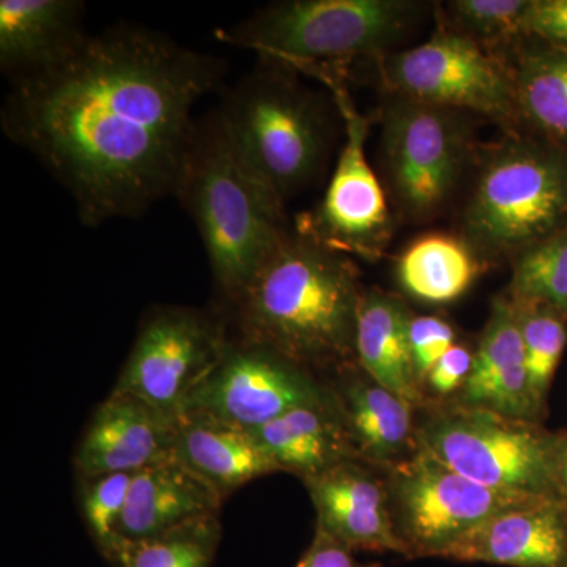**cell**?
Here are the masks:
<instances>
[{"instance_id":"8","label":"cell","mask_w":567,"mask_h":567,"mask_svg":"<svg viewBox=\"0 0 567 567\" xmlns=\"http://www.w3.org/2000/svg\"><path fill=\"white\" fill-rule=\"evenodd\" d=\"M380 122L395 207L413 223L434 218L456 192L472 153L465 112L390 93Z\"/></svg>"},{"instance_id":"14","label":"cell","mask_w":567,"mask_h":567,"mask_svg":"<svg viewBox=\"0 0 567 567\" xmlns=\"http://www.w3.org/2000/svg\"><path fill=\"white\" fill-rule=\"evenodd\" d=\"M177 417L132 394L112 391L93 413L74 453L80 480L137 473L174 458Z\"/></svg>"},{"instance_id":"32","label":"cell","mask_w":567,"mask_h":567,"mask_svg":"<svg viewBox=\"0 0 567 567\" xmlns=\"http://www.w3.org/2000/svg\"><path fill=\"white\" fill-rule=\"evenodd\" d=\"M522 35L567 51V0H529Z\"/></svg>"},{"instance_id":"31","label":"cell","mask_w":567,"mask_h":567,"mask_svg":"<svg viewBox=\"0 0 567 567\" xmlns=\"http://www.w3.org/2000/svg\"><path fill=\"white\" fill-rule=\"evenodd\" d=\"M409 346L416 380L424 390L429 372L451 347L456 346V331L442 317L412 316L409 322Z\"/></svg>"},{"instance_id":"28","label":"cell","mask_w":567,"mask_h":567,"mask_svg":"<svg viewBox=\"0 0 567 567\" xmlns=\"http://www.w3.org/2000/svg\"><path fill=\"white\" fill-rule=\"evenodd\" d=\"M516 305L525 365L537 404L547 410L548 393L567 346V322L554 306Z\"/></svg>"},{"instance_id":"12","label":"cell","mask_w":567,"mask_h":567,"mask_svg":"<svg viewBox=\"0 0 567 567\" xmlns=\"http://www.w3.org/2000/svg\"><path fill=\"white\" fill-rule=\"evenodd\" d=\"M230 336L221 317L159 308L145 317L112 391L132 394L177 417L189 394L221 360Z\"/></svg>"},{"instance_id":"4","label":"cell","mask_w":567,"mask_h":567,"mask_svg":"<svg viewBox=\"0 0 567 567\" xmlns=\"http://www.w3.org/2000/svg\"><path fill=\"white\" fill-rule=\"evenodd\" d=\"M421 11L423 3L410 0H286L218 37L257 52L267 65L309 74L364 55L385 58Z\"/></svg>"},{"instance_id":"17","label":"cell","mask_w":567,"mask_h":567,"mask_svg":"<svg viewBox=\"0 0 567 567\" xmlns=\"http://www.w3.org/2000/svg\"><path fill=\"white\" fill-rule=\"evenodd\" d=\"M330 388L361 462L383 472L420 450L415 406L380 385L360 365L336 372Z\"/></svg>"},{"instance_id":"19","label":"cell","mask_w":567,"mask_h":567,"mask_svg":"<svg viewBox=\"0 0 567 567\" xmlns=\"http://www.w3.org/2000/svg\"><path fill=\"white\" fill-rule=\"evenodd\" d=\"M78 0H2L0 69L18 80L61 61L87 33Z\"/></svg>"},{"instance_id":"30","label":"cell","mask_w":567,"mask_h":567,"mask_svg":"<svg viewBox=\"0 0 567 567\" xmlns=\"http://www.w3.org/2000/svg\"><path fill=\"white\" fill-rule=\"evenodd\" d=\"M136 473H111L81 480V511L99 550L117 537Z\"/></svg>"},{"instance_id":"13","label":"cell","mask_w":567,"mask_h":567,"mask_svg":"<svg viewBox=\"0 0 567 567\" xmlns=\"http://www.w3.org/2000/svg\"><path fill=\"white\" fill-rule=\"evenodd\" d=\"M330 401L333 391L315 372L267 347L233 338L219 363L186 399L181 415L254 431L298 406Z\"/></svg>"},{"instance_id":"34","label":"cell","mask_w":567,"mask_h":567,"mask_svg":"<svg viewBox=\"0 0 567 567\" xmlns=\"http://www.w3.org/2000/svg\"><path fill=\"white\" fill-rule=\"evenodd\" d=\"M297 567H380L358 561L354 551L344 544L316 529L311 547L306 550Z\"/></svg>"},{"instance_id":"25","label":"cell","mask_w":567,"mask_h":567,"mask_svg":"<svg viewBox=\"0 0 567 567\" xmlns=\"http://www.w3.org/2000/svg\"><path fill=\"white\" fill-rule=\"evenodd\" d=\"M221 540L218 516L147 539L114 537L100 554L112 567H212Z\"/></svg>"},{"instance_id":"3","label":"cell","mask_w":567,"mask_h":567,"mask_svg":"<svg viewBox=\"0 0 567 567\" xmlns=\"http://www.w3.org/2000/svg\"><path fill=\"white\" fill-rule=\"evenodd\" d=\"M174 196L192 216L230 308L290 233L284 200L237 151L219 111L194 126Z\"/></svg>"},{"instance_id":"7","label":"cell","mask_w":567,"mask_h":567,"mask_svg":"<svg viewBox=\"0 0 567 567\" xmlns=\"http://www.w3.org/2000/svg\"><path fill=\"white\" fill-rule=\"evenodd\" d=\"M423 410L417 442L443 464L494 491L557 498L558 432L456 401Z\"/></svg>"},{"instance_id":"35","label":"cell","mask_w":567,"mask_h":567,"mask_svg":"<svg viewBox=\"0 0 567 567\" xmlns=\"http://www.w3.org/2000/svg\"><path fill=\"white\" fill-rule=\"evenodd\" d=\"M555 483H557V498L567 507V429L558 432Z\"/></svg>"},{"instance_id":"33","label":"cell","mask_w":567,"mask_h":567,"mask_svg":"<svg viewBox=\"0 0 567 567\" xmlns=\"http://www.w3.org/2000/svg\"><path fill=\"white\" fill-rule=\"evenodd\" d=\"M473 358L475 352H472L468 347L462 344L451 347L429 372L424 391L429 390L439 398L461 393L472 374Z\"/></svg>"},{"instance_id":"22","label":"cell","mask_w":567,"mask_h":567,"mask_svg":"<svg viewBox=\"0 0 567 567\" xmlns=\"http://www.w3.org/2000/svg\"><path fill=\"white\" fill-rule=\"evenodd\" d=\"M251 432L281 472L303 481L360 461L334 395L327 404L298 406Z\"/></svg>"},{"instance_id":"20","label":"cell","mask_w":567,"mask_h":567,"mask_svg":"<svg viewBox=\"0 0 567 567\" xmlns=\"http://www.w3.org/2000/svg\"><path fill=\"white\" fill-rule=\"evenodd\" d=\"M174 458L223 498L257 477L281 472L251 431L203 416H177Z\"/></svg>"},{"instance_id":"36","label":"cell","mask_w":567,"mask_h":567,"mask_svg":"<svg viewBox=\"0 0 567 567\" xmlns=\"http://www.w3.org/2000/svg\"><path fill=\"white\" fill-rule=\"evenodd\" d=\"M561 312H563V316H565V319L567 322V300H566V303L563 305Z\"/></svg>"},{"instance_id":"6","label":"cell","mask_w":567,"mask_h":567,"mask_svg":"<svg viewBox=\"0 0 567 567\" xmlns=\"http://www.w3.org/2000/svg\"><path fill=\"white\" fill-rule=\"evenodd\" d=\"M566 223L567 152L537 136H517L484 163L462 237L483 260L514 259Z\"/></svg>"},{"instance_id":"29","label":"cell","mask_w":567,"mask_h":567,"mask_svg":"<svg viewBox=\"0 0 567 567\" xmlns=\"http://www.w3.org/2000/svg\"><path fill=\"white\" fill-rule=\"evenodd\" d=\"M529 0H454L447 3L451 28L476 43L502 44L520 41L522 22Z\"/></svg>"},{"instance_id":"5","label":"cell","mask_w":567,"mask_h":567,"mask_svg":"<svg viewBox=\"0 0 567 567\" xmlns=\"http://www.w3.org/2000/svg\"><path fill=\"white\" fill-rule=\"evenodd\" d=\"M286 71H256L219 110L237 151L284 203L319 177L331 140L327 107Z\"/></svg>"},{"instance_id":"16","label":"cell","mask_w":567,"mask_h":567,"mask_svg":"<svg viewBox=\"0 0 567 567\" xmlns=\"http://www.w3.org/2000/svg\"><path fill=\"white\" fill-rule=\"evenodd\" d=\"M445 558L507 567H567V507L533 498L458 539Z\"/></svg>"},{"instance_id":"10","label":"cell","mask_w":567,"mask_h":567,"mask_svg":"<svg viewBox=\"0 0 567 567\" xmlns=\"http://www.w3.org/2000/svg\"><path fill=\"white\" fill-rule=\"evenodd\" d=\"M315 78L331 92L346 141L323 199L301 216L297 230L342 256L380 259L390 244L393 219L385 189L365 153L371 121L357 111L338 71H317Z\"/></svg>"},{"instance_id":"26","label":"cell","mask_w":567,"mask_h":567,"mask_svg":"<svg viewBox=\"0 0 567 567\" xmlns=\"http://www.w3.org/2000/svg\"><path fill=\"white\" fill-rule=\"evenodd\" d=\"M509 297L517 305L561 311L567 300V223L514 257Z\"/></svg>"},{"instance_id":"21","label":"cell","mask_w":567,"mask_h":567,"mask_svg":"<svg viewBox=\"0 0 567 567\" xmlns=\"http://www.w3.org/2000/svg\"><path fill=\"white\" fill-rule=\"evenodd\" d=\"M410 317L404 301L395 295L363 290L358 306L354 353L365 374L420 412L427 405V399L416 380L410 353Z\"/></svg>"},{"instance_id":"9","label":"cell","mask_w":567,"mask_h":567,"mask_svg":"<svg viewBox=\"0 0 567 567\" xmlns=\"http://www.w3.org/2000/svg\"><path fill=\"white\" fill-rule=\"evenodd\" d=\"M383 473L395 533L409 558H445L458 539L488 518L528 499L546 498L481 486L421 446Z\"/></svg>"},{"instance_id":"24","label":"cell","mask_w":567,"mask_h":567,"mask_svg":"<svg viewBox=\"0 0 567 567\" xmlns=\"http://www.w3.org/2000/svg\"><path fill=\"white\" fill-rule=\"evenodd\" d=\"M483 271V259L464 237L429 234L406 246L395 267L402 289L424 303L457 300Z\"/></svg>"},{"instance_id":"15","label":"cell","mask_w":567,"mask_h":567,"mask_svg":"<svg viewBox=\"0 0 567 567\" xmlns=\"http://www.w3.org/2000/svg\"><path fill=\"white\" fill-rule=\"evenodd\" d=\"M317 513V527L350 550L405 555L395 533L385 476L361 461H347L303 481Z\"/></svg>"},{"instance_id":"11","label":"cell","mask_w":567,"mask_h":567,"mask_svg":"<svg viewBox=\"0 0 567 567\" xmlns=\"http://www.w3.org/2000/svg\"><path fill=\"white\" fill-rule=\"evenodd\" d=\"M380 74L394 95L499 123L520 121L513 69L453 28H440L424 43L386 54Z\"/></svg>"},{"instance_id":"2","label":"cell","mask_w":567,"mask_h":567,"mask_svg":"<svg viewBox=\"0 0 567 567\" xmlns=\"http://www.w3.org/2000/svg\"><path fill=\"white\" fill-rule=\"evenodd\" d=\"M363 289L350 257L290 230L233 305L237 338L267 347L308 371L358 364Z\"/></svg>"},{"instance_id":"1","label":"cell","mask_w":567,"mask_h":567,"mask_svg":"<svg viewBox=\"0 0 567 567\" xmlns=\"http://www.w3.org/2000/svg\"><path fill=\"white\" fill-rule=\"evenodd\" d=\"M226 65L163 33L85 35L61 61L18 78L3 134L73 197L82 224L134 218L175 193L196 104Z\"/></svg>"},{"instance_id":"23","label":"cell","mask_w":567,"mask_h":567,"mask_svg":"<svg viewBox=\"0 0 567 567\" xmlns=\"http://www.w3.org/2000/svg\"><path fill=\"white\" fill-rule=\"evenodd\" d=\"M513 69L520 121L535 136L567 152V51L540 41H518Z\"/></svg>"},{"instance_id":"18","label":"cell","mask_w":567,"mask_h":567,"mask_svg":"<svg viewBox=\"0 0 567 567\" xmlns=\"http://www.w3.org/2000/svg\"><path fill=\"white\" fill-rule=\"evenodd\" d=\"M223 499L192 470L171 458L134 475L117 536L147 539L218 516Z\"/></svg>"},{"instance_id":"27","label":"cell","mask_w":567,"mask_h":567,"mask_svg":"<svg viewBox=\"0 0 567 567\" xmlns=\"http://www.w3.org/2000/svg\"><path fill=\"white\" fill-rule=\"evenodd\" d=\"M522 365H525V349L517 308L509 295H499L492 301L491 316L473 358L472 374L457 394V402L466 401L496 377Z\"/></svg>"}]
</instances>
